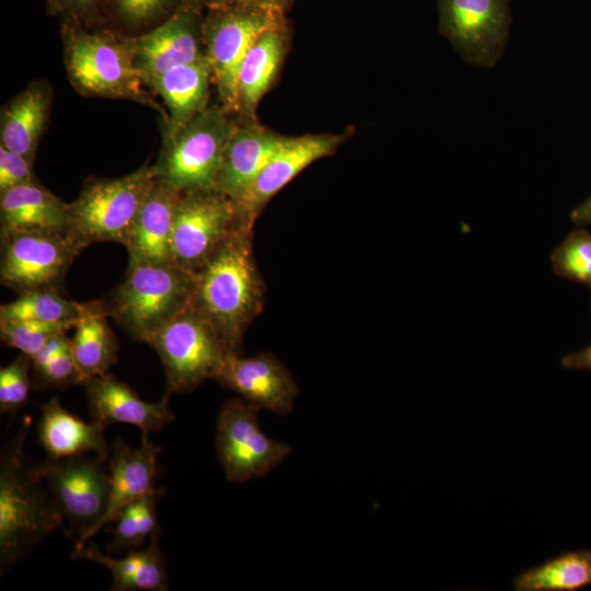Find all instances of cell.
Returning <instances> with one entry per match:
<instances>
[{
  "mask_svg": "<svg viewBox=\"0 0 591 591\" xmlns=\"http://www.w3.org/2000/svg\"><path fill=\"white\" fill-rule=\"evenodd\" d=\"M265 283L253 251V230H236L195 274L190 303L211 323L231 354L262 313Z\"/></svg>",
  "mask_w": 591,
  "mask_h": 591,
  "instance_id": "cell-1",
  "label": "cell"
},
{
  "mask_svg": "<svg viewBox=\"0 0 591 591\" xmlns=\"http://www.w3.org/2000/svg\"><path fill=\"white\" fill-rule=\"evenodd\" d=\"M27 426L2 448L0 456V571L23 560L47 534L61 528L37 463L24 454Z\"/></svg>",
  "mask_w": 591,
  "mask_h": 591,
  "instance_id": "cell-2",
  "label": "cell"
},
{
  "mask_svg": "<svg viewBox=\"0 0 591 591\" xmlns=\"http://www.w3.org/2000/svg\"><path fill=\"white\" fill-rule=\"evenodd\" d=\"M62 40L67 76L78 93L139 102L160 111L167 120L165 112L142 89L146 83L126 37L90 33L66 23Z\"/></svg>",
  "mask_w": 591,
  "mask_h": 591,
  "instance_id": "cell-3",
  "label": "cell"
},
{
  "mask_svg": "<svg viewBox=\"0 0 591 591\" xmlns=\"http://www.w3.org/2000/svg\"><path fill=\"white\" fill-rule=\"evenodd\" d=\"M195 274L175 263L128 264L125 279L104 303L107 316L144 341L192 300Z\"/></svg>",
  "mask_w": 591,
  "mask_h": 591,
  "instance_id": "cell-4",
  "label": "cell"
},
{
  "mask_svg": "<svg viewBox=\"0 0 591 591\" xmlns=\"http://www.w3.org/2000/svg\"><path fill=\"white\" fill-rule=\"evenodd\" d=\"M218 104L208 106L164 137L154 177L181 193L215 189L223 155L235 124Z\"/></svg>",
  "mask_w": 591,
  "mask_h": 591,
  "instance_id": "cell-5",
  "label": "cell"
},
{
  "mask_svg": "<svg viewBox=\"0 0 591 591\" xmlns=\"http://www.w3.org/2000/svg\"><path fill=\"white\" fill-rule=\"evenodd\" d=\"M154 179L152 165L117 178H92L69 202V236L80 250L94 243L127 244Z\"/></svg>",
  "mask_w": 591,
  "mask_h": 591,
  "instance_id": "cell-6",
  "label": "cell"
},
{
  "mask_svg": "<svg viewBox=\"0 0 591 591\" xmlns=\"http://www.w3.org/2000/svg\"><path fill=\"white\" fill-rule=\"evenodd\" d=\"M283 23L282 10L230 1L219 2L202 23L212 82L228 112L239 111L237 78L246 53L266 30Z\"/></svg>",
  "mask_w": 591,
  "mask_h": 591,
  "instance_id": "cell-7",
  "label": "cell"
},
{
  "mask_svg": "<svg viewBox=\"0 0 591 591\" xmlns=\"http://www.w3.org/2000/svg\"><path fill=\"white\" fill-rule=\"evenodd\" d=\"M107 460L80 455L37 463L61 528L74 540V549L100 531L109 498Z\"/></svg>",
  "mask_w": 591,
  "mask_h": 591,
  "instance_id": "cell-8",
  "label": "cell"
},
{
  "mask_svg": "<svg viewBox=\"0 0 591 591\" xmlns=\"http://www.w3.org/2000/svg\"><path fill=\"white\" fill-rule=\"evenodd\" d=\"M159 355L165 394L197 387L216 379L231 354L208 318L192 303L146 340Z\"/></svg>",
  "mask_w": 591,
  "mask_h": 591,
  "instance_id": "cell-9",
  "label": "cell"
},
{
  "mask_svg": "<svg viewBox=\"0 0 591 591\" xmlns=\"http://www.w3.org/2000/svg\"><path fill=\"white\" fill-rule=\"evenodd\" d=\"M260 408L241 397L222 405L217 420L216 451L231 483L268 474L290 454L288 444L266 436L257 417Z\"/></svg>",
  "mask_w": 591,
  "mask_h": 591,
  "instance_id": "cell-10",
  "label": "cell"
},
{
  "mask_svg": "<svg viewBox=\"0 0 591 591\" xmlns=\"http://www.w3.org/2000/svg\"><path fill=\"white\" fill-rule=\"evenodd\" d=\"M512 0H438L439 33L462 60L493 68L502 57L512 23Z\"/></svg>",
  "mask_w": 591,
  "mask_h": 591,
  "instance_id": "cell-11",
  "label": "cell"
},
{
  "mask_svg": "<svg viewBox=\"0 0 591 591\" xmlns=\"http://www.w3.org/2000/svg\"><path fill=\"white\" fill-rule=\"evenodd\" d=\"M239 229L233 200L227 195L216 189L184 193L175 213L173 262L196 274Z\"/></svg>",
  "mask_w": 591,
  "mask_h": 591,
  "instance_id": "cell-12",
  "label": "cell"
},
{
  "mask_svg": "<svg viewBox=\"0 0 591 591\" xmlns=\"http://www.w3.org/2000/svg\"><path fill=\"white\" fill-rule=\"evenodd\" d=\"M0 281L18 293L59 289L82 251L63 234L14 232L0 235Z\"/></svg>",
  "mask_w": 591,
  "mask_h": 591,
  "instance_id": "cell-13",
  "label": "cell"
},
{
  "mask_svg": "<svg viewBox=\"0 0 591 591\" xmlns=\"http://www.w3.org/2000/svg\"><path fill=\"white\" fill-rule=\"evenodd\" d=\"M343 140V135L332 134L289 137L253 182L232 199L239 228L253 230L267 202L304 169L333 153Z\"/></svg>",
  "mask_w": 591,
  "mask_h": 591,
  "instance_id": "cell-14",
  "label": "cell"
},
{
  "mask_svg": "<svg viewBox=\"0 0 591 591\" xmlns=\"http://www.w3.org/2000/svg\"><path fill=\"white\" fill-rule=\"evenodd\" d=\"M216 380L260 409L281 416L292 410L299 393L288 368L271 354H230Z\"/></svg>",
  "mask_w": 591,
  "mask_h": 591,
  "instance_id": "cell-15",
  "label": "cell"
},
{
  "mask_svg": "<svg viewBox=\"0 0 591 591\" xmlns=\"http://www.w3.org/2000/svg\"><path fill=\"white\" fill-rule=\"evenodd\" d=\"M81 384L89 399L91 421L103 430L112 424H129L148 436L175 418L169 407L170 397L154 403L143 401L127 383L109 373L89 378Z\"/></svg>",
  "mask_w": 591,
  "mask_h": 591,
  "instance_id": "cell-16",
  "label": "cell"
},
{
  "mask_svg": "<svg viewBox=\"0 0 591 591\" xmlns=\"http://www.w3.org/2000/svg\"><path fill=\"white\" fill-rule=\"evenodd\" d=\"M126 39L146 84L173 67L206 56L200 49L196 19L189 8L178 9L149 33Z\"/></svg>",
  "mask_w": 591,
  "mask_h": 591,
  "instance_id": "cell-17",
  "label": "cell"
},
{
  "mask_svg": "<svg viewBox=\"0 0 591 591\" xmlns=\"http://www.w3.org/2000/svg\"><path fill=\"white\" fill-rule=\"evenodd\" d=\"M182 195L183 193L154 177L125 245L128 264L174 263L172 236Z\"/></svg>",
  "mask_w": 591,
  "mask_h": 591,
  "instance_id": "cell-18",
  "label": "cell"
},
{
  "mask_svg": "<svg viewBox=\"0 0 591 591\" xmlns=\"http://www.w3.org/2000/svg\"><path fill=\"white\" fill-rule=\"evenodd\" d=\"M160 452L161 448L147 434H142L138 448L127 445L120 437L114 440L107 459L108 506L100 531L113 522L125 506L159 489L155 488V478Z\"/></svg>",
  "mask_w": 591,
  "mask_h": 591,
  "instance_id": "cell-19",
  "label": "cell"
},
{
  "mask_svg": "<svg viewBox=\"0 0 591 591\" xmlns=\"http://www.w3.org/2000/svg\"><path fill=\"white\" fill-rule=\"evenodd\" d=\"M288 139L255 123L235 125L215 189L231 199L237 197Z\"/></svg>",
  "mask_w": 591,
  "mask_h": 591,
  "instance_id": "cell-20",
  "label": "cell"
},
{
  "mask_svg": "<svg viewBox=\"0 0 591 591\" xmlns=\"http://www.w3.org/2000/svg\"><path fill=\"white\" fill-rule=\"evenodd\" d=\"M69 204L36 179L0 194V235L46 232L69 235Z\"/></svg>",
  "mask_w": 591,
  "mask_h": 591,
  "instance_id": "cell-21",
  "label": "cell"
},
{
  "mask_svg": "<svg viewBox=\"0 0 591 591\" xmlns=\"http://www.w3.org/2000/svg\"><path fill=\"white\" fill-rule=\"evenodd\" d=\"M103 429L85 422L68 409L57 397L40 405L37 427L38 441L49 460L80 455H95L107 460L109 450Z\"/></svg>",
  "mask_w": 591,
  "mask_h": 591,
  "instance_id": "cell-22",
  "label": "cell"
},
{
  "mask_svg": "<svg viewBox=\"0 0 591 591\" xmlns=\"http://www.w3.org/2000/svg\"><path fill=\"white\" fill-rule=\"evenodd\" d=\"M212 73L206 56L176 66L148 85L163 100L169 111L164 137L173 134L208 107Z\"/></svg>",
  "mask_w": 591,
  "mask_h": 591,
  "instance_id": "cell-23",
  "label": "cell"
},
{
  "mask_svg": "<svg viewBox=\"0 0 591 591\" xmlns=\"http://www.w3.org/2000/svg\"><path fill=\"white\" fill-rule=\"evenodd\" d=\"M50 105L49 84L44 81L31 82L1 109V144L33 162L48 121Z\"/></svg>",
  "mask_w": 591,
  "mask_h": 591,
  "instance_id": "cell-24",
  "label": "cell"
},
{
  "mask_svg": "<svg viewBox=\"0 0 591 591\" xmlns=\"http://www.w3.org/2000/svg\"><path fill=\"white\" fill-rule=\"evenodd\" d=\"M154 535L149 545L140 551H130L124 557L102 553L91 540L73 549V558H85L108 569L113 591H165L169 589L166 561Z\"/></svg>",
  "mask_w": 591,
  "mask_h": 591,
  "instance_id": "cell-25",
  "label": "cell"
},
{
  "mask_svg": "<svg viewBox=\"0 0 591 591\" xmlns=\"http://www.w3.org/2000/svg\"><path fill=\"white\" fill-rule=\"evenodd\" d=\"M286 23L266 30L246 53L237 78L239 111L253 118L286 51Z\"/></svg>",
  "mask_w": 591,
  "mask_h": 591,
  "instance_id": "cell-26",
  "label": "cell"
},
{
  "mask_svg": "<svg viewBox=\"0 0 591 591\" xmlns=\"http://www.w3.org/2000/svg\"><path fill=\"white\" fill-rule=\"evenodd\" d=\"M107 317L103 301H96L73 327L71 348L83 381L108 373L117 361L119 345Z\"/></svg>",
  "mask_w": 591,
  "mask_h": 591,
  "instance_id": "cell-27",
  "label": "cell"
},
{
  "mask_svg": "<svg viewBox=\"0 0 591 591\" xmlns=\"http://www.w3.org/2000/svg\"><path fill=\"white\" fill-rule=\"evenodd\" d=\"M95 304L96 301L68 300L59 293V289H36L19 293L16 299L2 304L0 306V321H34L76 325Z\"/></svg>",
  "mask_w": 591,
  "mask_h": 591,
  "instance_id": "cell-28",
  "label": "cell"
},
{
  "mask_svg": "<svg viewBox=\"0 0 591 591\" xmlns=\"http://www.w3.org/2000/svg\"><path fill=\"white\" fill-rule=\"evenodd\" d=\"M591 584V551L564 553L520 573L517 591H575Z\"/></svg>",
  "mask_w": 591,
  "mask_h": 591,
  "instance_id": "cell-29",
  "label": "cell"
},
{
  "mask_svg": "<svg viewBox=\"0 0 591 591\" xmlns=\"http://www.w3.org/2000/svg\"><path fill=\"white\" fill-rule=\"evenodd\" d=\"M162 489L125 506L113 520L112 542L107 549L112 553L130 552L141 547L146 541L160 535L157 501Z\"/></svg>",
  "mask_w": 591,
  "mask_h": 591,
  "instance_id": "cell-30",
  "label": "cell"
},
{
  "mask_svg": "<svg viewBox=\"0 0 591 591\" xmlns=\"http://www.w3.org/2000/svg\"><path fill=\"white\" fill-rule=\"evenodd\" d=\"M553 271L591 289V233L583 228L569 232L551 255Z\"/></svg>",
  "mask_w": 591,
  "mask_h": 591,
  "instance_id": "cell-31",
  "label": "cell"
},
{
  "mask_svg": "<svg viewBox=\"0 0 591 591\" xmlns=\"http://www.w3.org/2000/svg\"><path fill=\"white\" fill-rule=\"evenodd\" d=\"M74 326L70 323L0 321V337L2 343L19 349L31 358L47 340L54 336L66 334Z\"/></svg>",
  "mask_w": 591,
  "mask_h": 591,
  "instance_id": "cell-32",
  "label": "cell"
},
{
  "mask_svg": "<svg viewBox=\"0 0 591 591\" xmlns=\"http://www.w3.org/2000/svg\"><path fill=\"white\" fill-rule=\"evenodd\" d=\"M31 358L22 354L0 369V410L1 414L15 415L27 402L32 381Z\"/></svg>",
  "mask_w": 591,
  "mask_h": 591,
  "instance_id": "cell-33",
  "label": "cell"
},
{
  "mask_svg": "<svg viewBox=\"0 0 591 591\" xmlns=\"http://www.w3.org/2000/svg\"><path fill=\"white\" fill-rule=\"evenodd\" d=\"M33 373L35 390L66 389L83 381L72 354L71 341L47 364Z\"/></svg>",
  "mask_w": 591,
  "mask_h": 591,
  "instance_id": "cell-34",
  "label": "cell"
},
{
  "mask_svg": "<svg viewBox=\"0 0 591 591\" xmlns=\"http://www.w3.org/2000/svg\"><path fill=\"white\" fill-rule=\"evenodd\" d=\"M32 163L25 157L0 144V194L34 181Z\"/></svg>",
  "mask_w": 591,
  "mask_h": 591,
  "instance_id": "cell-35",
  "label": "cell"
},
{
  "mask_svg": "<svg viewBox=\"0 0 591 591\" xmlns=\"http://www.w3.org/2000/svg\"><path fill=\"white\" fill-rule=\"evenodd\" d=\"M169 0H115L120 14L134 22L146 23L158 16Z\"/></svg>",
  "mask_w": 591,
  "mask_h": 591,
  "instance_id": "cell-36",
  "label": "cell"
},
{
  "mask_svg": "<svg viewBox=\"0 0 591 591\" xmlns=\"http://www.w3.org/2000/svg\"><path fill=\"white\" fill-rule=\"evenodd\" d=\"M560 362L567 369L591 371V345L582 350L563 356Z\"/></svg>",
  "mask_w": 591,
  "mask_h": 591,
  "instance_id": "cell-37",
  "label": "cell"
},
{
  "mask_svg": "<svg viewBox=\"0 0 591 591\" xmlns=\"http://www.w3.org/2000/svg\"><path fill=\"white\" fill-rule=\"evenodd\" d=\"M571 221L579 227L591 224V195L570 212Z\"/></svg>",
  "mask_w": 591,
  "mask_h": 591,
  "instance_id": "cell-38",
  "label": "cell"
},
{
  "mask_svg": "<svg viewBox=\"0 0 591 591\" xmlns=\"http://www.w3.org/2000/svg\"><path fill=\"white\" fill-rule=\"evenodd\" d=\"M223 1L239 2V3H245V4H254V5H262V7H268V8H274V9L285 11L286 5L291 0H223Z\"/></svg>",
  "mask_w": 591,
  "mask_h": 591,
  "instance_id": "cell-39",
  "label": "cell"
},
{
  "mask_svg": "<svg viewBox=\"0 0 591 591\" xmlns=\"http://www.w3.org/2000/svg\"><path fill=\"white\" fill-rule=\"evenodd\" d=\"M58 5L73 10H84L96 3L97 0H55Z\"/></svg>",
  "mask_w": 591,
  "mask_h": 591,
  "instance_id": "cell-40",
  "label": "cell"
}]
</instances>
